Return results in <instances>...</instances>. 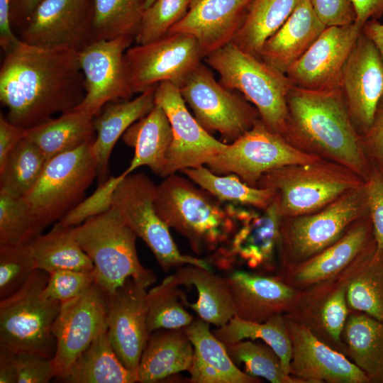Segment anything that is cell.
Instances as JSON below:
<instances>
[{
    "label": "cell",
    "instance_id": "obj_30",
    "mask_svg": "<svg viewBox=\"0 0 383 383\" xmlns=\"http://www.w3.org/2000/svg\"><path fill=\"white\" fill-rule=\"evenodd\" d=\"M193 355L185 328L157 329L150 334L142 353L138 382H159L180 372H189Z\"/></svg>",
    "mask_w": 383,
    "mask_h": 383
},
{
    "label": "cell",
    "instance_id": "obj_49",
    "mask_svg": "<svg viewBox=\"0 0 383 383\" xmlns=\"http://www.w3.org/2000/svg\"><path fill=\"white\" fill-rule=\"evenodd\" d=\"M94 282L93 271L57 270L49 273L43 294L62 304L80 295Z\"/></svg>",
    "mask_w": 383,
    "mask_h": 383
},
{
    "label": "cell",
    "instance_id": "obj_10",
    "mask_svg": "<svg viewBox=\"0 0 383 383\" xmlns=\"http://www.w3.org/2000/svg\"><path fill=\"white\" fill-rule=\"evenodd\" d=\"M231 205L236 221L235 228L225 243L209 254L206 261L211 266L225 272H231L245 267L253 272L274 274L277 270L281 218L275 199L262 210Z\"/></svg>",
    "mask_w": 383,
    "mask_h": 383
},
{
    "label": "cell",
    "instance_id": "obj_56",
    "mask_svg": "<svg viewBox=\"0 0 383 383\" xmlns=\"http://www.w3.org/2000/svg\"><path fill=\"white\" fill-rule=\"evenodd\" d=\"M352 2L356 13L355 22L362 26L383 16V0H352Z\"/></svg>",
    "mask_w": 383,
    "mask_h": 383
},
{
    "label": "cell",
    "instance_id": "obj_12",
    "mask_svg": "<svg viewBox=\"0 0 383 383\" xmlns=\"http://www.w3.org/2000/svg\"><path fill=\"white\" fill-rule=\"evenodd\" d=\"M179 89L199 124L211 135L218 132L226 144L243 135L260 118L251 103L238 91L216 81L202 62Z\"/></svg>",
    "mask_w": 383,
    "mask_h": 383
},
{
    "label": "cell",
    "instance_id": "obj_53",
    "mask_svg": "<svg viewBox=\"0 0 383 383\" xmlns=\"http://www.w3.org/2000/svg\"><path fill=\"white\" fill-rule=\"evenodd\" d=\"M362 144L370 163L383 172V96L369 130L361 136Z\"/></svg>",
    "mask_w": 383,
    "mask_h": 383
},
{
    "label": "cell",
    "instance_id": "obj_8",
    "mask_svg": "<svg viewBox=\"0 0 383 383\" xmlns=\"http://www.w3.org/2000/svg\"><path fill=\"white\" fill-rule=\"evenodd\" d=\"M48 277L36 270L19 290L0 300V349L53 358L52 328L62 303L43 294Z\"/></svg>",
    "mask_w": 383,
    "mask_h": 383
},
{
    "label": "cell",
    "instance_id": "obj_42",
    "mask_svg": "<svg viewBox=\"0 0 383 383\" xmlns=\"http://www.w3.org/2000/svg\"><path fill=\"white\" fill-rule=\"evenodd\" d=\"M146 0H93L96 40L118 37L134 39L138 32Z\"/></svg>",
    "mask_w": 383,
    "mask_h": 383
},
{
    "label": "cell",
    "instance_id": "obj_57",
    "mask_svg": "<svg viewBox=\"0 0 383 383\" xmlns=\"http://www.w3.org/2000/svg\"><path fill=\"white\" fill-rule=\"evenodd\" d=\"M0 383H16L13 352L0 349Z\"/></svg>",
    "mask_w": 383,
    "mask_h": 383
},
{
    "label": "cell",
    "instance_id": "obj_4",
    "mask_svg": "<svg viewBox=\"0 0 383 383\" xmlns=\"http://www.w3.org/2000/svg\"><path fill=\"white\" fill-rule=\"evenodd\" d=\"M203 60L218 74L223 86L240 93L256 108L265 126L284 138L288 119L287 98L294 86L285 73L233 42Z\"/></svg>",
    "mask_w": 383,
    "mask_h": 383
},
{
    "label": "cell",
    "instance_id": "obj_29",
    "mask_svg": "<svg viewBox=\"0 0 383 383\" xmlns=\"http://www.w3.org/2000/svg\"><path fill=\"white\" fill-rule=\"evenodd\" d=\"M155 85L133 99L106 104L94 118L96 136L91 148L97 165L99 184L107 179L113 148L127 129L155 106Z\"/></svg>",
    "mask_w": 383,
    "mask_h": 383
},
{
    "label": "cell",
    "instance_id": "obj_17",
    "mask_svg": "<svg viewBox=\"0 0 383 383\" xmlns=\"http://www.w3.org/2000/svg\"><path fill=\"white\" fill-rule=\"evenodd\" d=\"M155 104L165 112L172 131L161 177L206 165L225 148L226 143L216 139L191 114L179 88L173 84H157Z\"/></svg>",
    "mask_w": 383,
    "mask_h": 383
},
{
    "label": "cell",
    "instance_id": "obj_13",
    "mask_svg": "<svg viewBox=\"0 0 383 383\" xmlns=\"http://www.w3.org/2000/svg\"><path fill=\"white\" fill-rule=\"evenodd\" d=\"M321 160L294 147L259 118L249 131L226 144L206 166L215 174H235L246 184L257 187L260 178L267 172Z\"/></svg>",
    "mask_w": 383,
    "mask_h": 383
},
{
    "label": "cell",
    "instance_id": "obj_58",
    "mask_svg": "<svg viewBox=\"0 0 383 383\" xmlns=\"http://www.w3.org/2000/svg\"><path fill=\"white\" fill-rule=\"evenodd\" d=\"M362 31L374 44L383 60V23L379 20H370L364 24Z\"/></svg>",
    "mask_w": 383,
    "mask_h": 383
},
{
    "label": "cell",
    "instance_id": "obj_55",
    "mask_svg": "<svg viewBox=\"0 0 383 383\" xmlns=\"http://www.w3.org/2000/svg\"><path fill=\"white\" fill-rule=\"evenodd\" d=\"M44 0H9L12 29L19 33L25 28L36 7Z\"/></svg>",
    "mask_w": 383,
    "mask_h": 383
},
{
    "label": "cell",
    "instance_id": "obj_1",
    "mask_svg": "<svg viewBox=\"0 0 383 383\" xmlns=\"http://www.w3.org/2000/svg\"><path fill=\"white\" fill-rule=\"evenodd\" d=\"M0 101L7 119L29 128L72 110L85 95L78 52L46 48L20 40L4 52Z\"/></svg>",
    "mask_w": 383,
    "mask_h": 383
},
{
    "label": "cell",
    "instance_id": "obj_46",
    "mask_svg": "<svg viewBox=\"0 0 383 383\" xmlns=\"http://www.w3.org/2000/svg\"><path fill=\"white\" fill-rule=\"evenodd\" d=\"M192 0H155L142 18L135 44H145L167 35L187 12Z\"/></svg>",
    "mask_w": 383,
    "mask_h": 383
},
{
    "label": "cell",
    "instance_id": "obj_21",
    "mask_svg": "<svg viewBox=\"0 0 383 383\" xmlns=\"http://www.w3.org/2000/svg\"><path fill=\"white\" fill-rule=\"evenodd\" d=\"M340 88L352 123L362 136L371 126L383 96V60L362 31L344 66Z\"/></svg>",
    "mask_w": 383,
    "mask_h": 383
},
{
    "label": "cell",
    "instance_id": "obj_51",
    "mask_svg": "<svg viewBox=\"0 0 383 383\" xmlns=\"http://www.w3.org/2000/svg\"><path fill=\"white\" fill-rule=\"evenodd\" d=\"M370 217L378 251L383 250V172L372 165L365 181Z\"/></svg>",
    "mask_w": 383,
    "mask_h": 383
},
{
    "label": "cell",
    "instance_id": "obj_16",
    "mask_svg": "<svg viewBox=\"0 0 383 383\" xmlns=\"http://www.w3.org/2000/svg\"><path fill=\"white\" fill-rule=\"evenodd\" d=\"M107 330V295L94 282L62 304L52 332L56 340L54 377H65L79 356Z\"/></svg>",
    "mask_w": 383,
    "mask_h": 383
},
{
    "label": "cell",
    "instance_id": "obj_22",
    "mask_svg": "<svg viewBox=\"0 0 383 383\" xmlns=\"http://www.w3.org/2000/svg\"><path fill=\"white\" fill-rule=\"evenodd\" d=\"M284 318L292 347L290 375L305 383H372L344 354L323 342L301 323Z\"/></svg>",
    "mask_w": 383,
    "mask_h": 383
},
{
    "label": "cell",
    "instance_id": "obj_11",
    "mask_svg": "<svg viewBox=\"0 0 383 383\" xmlns=\"http://www.w3.org/2000/svg\"><path fill=\"white\" fill-rule=\"evenodd\" d=\"M157 185L143 172L127 174L118 183L112 196V206L126 224L141 238L165 272L190 264L206 269V260L180 252L155 207Z\"/></svg>",
    "mask_w": 383,
    "mask_h": 383
},
{
    "label": "cell",
    "instance_id": "obj_19",
    "mask_svg": "<svg viewBox=\"0 0 383 383\" xmlns=\"http://www.w3.org/2000/svg\"><path fill=\"white\" fill-rule=\"evenodd\" d=\"M133 41L134 39L130 37L98 40L78 52L85 95L74 109L96 116L110 101L131 99L134 92L125 53Z\"/></svg>",
    "mask_w": 383,
    "mask_h": 383
},
{
    "label": "cell",
    "instance_id": "obj_9",
    "mask_svg": "<svg viewBox=\"0 0 383 383\" xmlns=\"http://www.w3.org/2000/svg\"><path fill=\"white\" fill-rule=\"evenodd\" d=\"M93 141L48 160L36 184L23 196L43 230L79 204L97 177Z\"/></svg>",
    "mask_w": 383,
    "mask_h": 383
},
{
    "label": "cell",
    "instance_id": "obj_50",
    "mask_svg": "<svg viewBox=\"0 0 383 383\" xmlns=\"http://www.w3.org/2000/svg\"><path fill=\"white\" fill-rule=\"evenodd\" d=\"M16 383H46L54 377L52 359L30 353H13Z\"/></svg>",
    "mask_w": 383,
    "mask_h": 383
},
{
    "label": "cell",
    "instance_id": "obj_41",
    "mask_svg": "<svg viewBox=\"0 0 383 383\" xmlns=\"http://www.w3.org/2000/svg\"><path fill=\"white\" fill-rule=\"evenodd\" d=\"M47 162L39 147L24 138L0 170V192L24 196L39 179Z\"/></svg>",
    "mask_w": 383,
    "mask_h": 383
},
{
    "label": "cell",
    "instance_id": "obj_34",
    "mask_svg": "<svg viewBox=\"0 0 383 383\" xmlns=\"http://www.w3.org/2000/svg\"><path fill=\"white\" fill-rule=\"evenodd\" d=\"M345 356L371 382L383 380V321L350 309L343 333Z\"/></svg>",
    "mask_w": 383,
    "mask_h": 383
},
{
    "label": "cell",
    "instance_id": "obj_31",
    "mask_svg": "<svg viewBox=\"0 0 383 383\" xmlns=\"http://www.w3.org/2000/svg\"><path fill=\"white\" fill-rule=\"evenodd\" d=\"M173 275L179 286H194L196 289V301L190 304L184 297V303L203 321L221 327L235 316L232 294L226 277L213 273L212 269L190 264L175 268Z\"/></svg>",
    "mask_w": 383,
    "mask_h": 383
},
{
    "label": "cell",
    "instance_id": "obj_37",
    "mask_svg": "<svg viewBox=\"0 0 383 383\" xmlns=\"http://www.w3.org/2000/svg\"><path fill=\"white\" fill-rule=\"evenodd\" d=\"M181 172L223 204L262 210L272 204L276 195L273 189L250 186L235 174H215L205 165Z\"/></svg>",
    "mask_w": 383,
    "mask_h": 383
},
{
    "label": "cell",
    "instance_id": "obj_48",
    "mask_svg": "<svg viewBox=\"0 0 383 383\" xmlns=\"http://www.w3.org/2000/svg\"><path fill=\"white\" fill-rule=\"evenodd\" d=\"M127 174L124 171L120 175L110 177L99 184L91 195L84 198L55 225L62 227H74L109 210L112 207V196L116 187Z\"/></svg>",
    "mask_w": 383,
    "mask_h": 383
},
{
    "label": "cell",
    "instance_id": "obj_23",
    "mask_svg": "<svg viewBox=\"0 0 383 383\" xmlns=\"http://www.w3.org/2000/svg\"><path fill=\"white\" fill-rule=\"evenodd\" d=\"M147 288L140 282L128 278L107 296L109 339L122 363L136 374L150 336L145 304Z\"/></svg>",
    "mask_w": 383,
    "mask_h": 383
},
{
    "label": "cell",
    "instance_id": "obj_44",
    "mask_svg": "<svg viewBox=\"0 0 383 383\" xmlns=\"http://www.w3.org/2000/svg\"><path fill=\"white\" fill-rule=\"evenodd\" d=\"M350 310L383 321V250H377L353 277L347 291Z\"/></svg>",
    "mask_w": 383,
    "mask_h": 383
},
{
    "label": "cell",
    "instance_id": "obj_6",
    "mask_svg": "<svg viewBox=\"0 0 383 383\" xmlns=\"http://www.w3.org/2000/svg\"><path fill=\"white\" fill-rule=\"evenodd\" d=\"M367 214V196L364 183L316 211L281 217L277 271L320 252L340 238L357 220Z\"/></svg>",
    "mask_w": 383,
    "mask_h": 383
},
{
    "label": "cell",
    "instance_id": "obj_39",
    "mask_svg": "<svg viewBox=\"0 0 383 383\" xmlns=\"http://www.w3.org/2000/svg\"><path fill=\"white\" fill-rule=\"evenodd\" d=\"M213 333L224 343L243 340H262L278 355L284 370L289 374L292 347L284 315L274 316L262 323L234 316L226 325L213 330Z\"/></svg>",
    "mask_w": 383,
    "mask_h": 383
},
{
    "label": "cell",
    "instance_id": "obj_27",
    "mask_svg": "<svg viewBox=\"0 0 383 383\" xmlns=\"http://www.w3.org/2000/svg\"><path fill=\"white\" fill-rule=\"evenodd\" d=\"M326 28L311 1L299 0L283 25L265 41L259 57L286 74Z\"/></svg>",
    "mask_w": 383,
    "mask_h": 383
},
{
    "label": "cell",
    "instance_id": "obj_5",
    "mask_svg": "<svg viewBox=\"0 0 383 383\" xmlns=\"http://www.w3.org/2000/svg\"><path fill=\"white\" fill-rule=\"evenodd\" d=\"M74 234L94 265L95 282L109 296L128 278L149 287L156 281L138 256L137 235L113 206L73 228Z\"/></svg>",
    "mask_w": 383,
    "mask_h": 383
},
{
    "label": "cell",
    "instance_id": "obj_33",
    "mask_svg": "<svg viewBox=\"0 0 383 383\" xmlns=\"http://www.w3.org/2000/svg\"><path fill=\"white\" fill-rule=\"evenodd\" d=\"M94 117L87 111L73 109L57 118L26 128L25 138L37 145L48 160L94 140Z\"/></svg>",
    "mask_w": 383,
    "mask_h": 383
},
{
    "label": "cell",
    "instance_id": "obj_32",
    "mask_svg": "<svg viewBox=\"0 0 383 383\" xmlns=\"http://www.w3.org/2000/svg\"><path fill=\"white\" fill-rule=\"evenodd\" d=\"M123 142L135 150L125 172L129 174L147 166L161 177L167 151L172 140L170 121L164 110L155 104L143 117L132 124L122 135Z\"/></svg>",
    "mask_w": 383,
    "mask_h": 383
},
{
    "label": "cell",
    "instance_id": "obj_2",
    "mask_svg": "<svg viewBox=\"0 0 383 383\" xmlns=\"http://www.w3.org/2000/svg\"><path fill=\"white\" fill-rule=\"evenodd\" d=\"M287 104V141L351 170L365 181L372 164L352 123L340 88L316 91L293 86Z\"/></svg>",
    "mask_w": 383,
    "mask_h": 383
},
{
    "label": "cell",
    "instance_id": "obj_43",
    "mask_svg": "<svg viewBox=\"0 0 383 383\" xmlns=\"http://www.w3.org/2000/svg\"><path fill=\"white\" fill-rule=\"evenodd\" d=\"M225 345L233 362L243 363L244 372L252 377H262L272 383H305L285 372L279 357L265 343L243 340Z\"/></svg>",
    "mask_w": 383,
    "mask_h": 383
},
{
    "label": "cell",
    "instance_id": "obj_26",
    "mask_svg": "<svg viewBox=\"0 0 383 383\" xmlns=\"http://www.w3.org/2000/svg\"><path fill=\"white\" fill-rule=\"evenodd\" d=\"M232 294L235 316L262 323L290 311L299 294L274 274L237 270L226 277Z\"/></svg>",
    "mask_w": 383,
    "mask_h": 383
},
{
    "label": "cell",
    "instance_id": "obj_47",
    "mask_svg": "<svg viewBox=\"0 0 383 383\" xmlns=\"http://www.w3.org/2000/svg\"><path fill=\"white\" fill-rule=\"evenodd\" d=\"M36 270L28 244L0 245V300L19 290Z\"/></svg>",
    "mask_w": 383,
    "mask_h": 383
},
{
    "label": "cell",
    "instance_id": "obj_18",
    "mask_svg": "<svg viewBox=\"0 0 383 383\" xmlns=\"http://www.w3.org/2000/svg\"><path fill=\"white\" fill-rule=\"evenodd\" d=\"M93 17V0H44L18 38L38 47L79 52L96 40Z\"/></svg>",
    "mask_w": 383,
    "mask_h": 383
},
{
    "label": "cell",
    "instance_id": "obj_40",
    "mask_svg": "<svg viewBox=\"0 0 383 383\" xmlns=\"http://www.w3.org/2000/svg\"><path fill=\"white\" fill-rule=\"evenodd\" d=\"M173 274L147 291L145 304L149 333L160 328H185L194 317L184 308L186 297Z\"/></svg>",
    "mask_w": 383,
    "mask_h": 383
},
{
    "label": "cell",
    "instance_id": "obj_52",
    "mask_svg": "<svg viewBox=\"0 0 383 383\" xmlns=\"http://www.w3.org/2000/svg\"><path fill=\"white\" fill-rule=\"evenodd\" d=\"M312 6L326 27L344 26L356 21L352 0H310Z\"/></svg>",
    "mask_w": 383,
    "mask_h": 383
},
{
    "label": "cell",
    "instance_id": "obj_7",
    "mask_svg": "<svg viewBox=\"0 0 383 383\" xmlns=\"http://www.w3.org/2000/svg\"><path fill=\"white\" fill-rule=\"evenodd\" d=\"M364 183L351 170L323 159L267 172L257 187L273 189L280 216L289 217L316 211Z\"/></svg>",
    "mask_w": 383,
    "mask_h": 383
},
{
    "label": "cell",
    "instance_id": "obj_60",
    "mask_svg": "<svg viewBox=\"0 0 383 383\" xmlns=\"http://www.w3.org/2000/svg\"><path fill=\"white\" fill-rule=\"evenodd\" d=\"M382 383H383V380H382Z\"/></svg>",
    "mask_w": 383,
    "mask_h": 383
},
{
    "label": "cell",
    "instance_id": "obj_20",
    "mask_svg": "<svg viewBox=\"0 0 383 383\" xmlns=\"http://www.w3.org/2000/svg\"><path fill=\"white\" fill-rule=\"evenodd\" d=\"M362 27L357 22L326 27L287 70L286 74L292 84L316 91L340 89L344 66Z\"/></svg>",
    "mask_w": 383,
    "mask_h": 383
},
{
    "label": "cell",
    "instance_id": "obj_45",
    "mask_svg": "<svg viewBox=\"0 0 383 383\" xmlns=\"http://www.w3.org/2000/svg\"><path fill=\"white\" fill-rule=\"evenodd\" d=\"M43 231L23 196L0 192V245L28 244Z\"/></svg>",
    "mask_w": 383,
    "mask_h": 383
},
{
    "label": "cell",
    "instance_id": "obj_14",
    "mask_svg": "<svg viewBox=\"0 0 383 383\" xmlns=\"http://www.w3.org/2000/svg\"><path fill=\"white\" fill-rule=\"evenodd\" d=\"M376 250L375 243L337 275L299 290L293 307L284 316L301 323L323 342L345 355L343 333L350 312L348 287Z\"/></svg>",
    "mask_w": 383,
    "mask_h": 383
},
{
    "label": "cell",
    "instance_id": "obj_54",
    "mask_svg": "<svg viewBox=\"0 0 383 383\" xmlns=\"http://www.w3.org/2000/svg\"><path fill=\"white\" fill-rule=\"evenodd\" d=\"M26 129L10 122L0 113V170L3 168L8 156L19 142L25 138Z\"/></svg>",
    "mask_w": 383,
    "mask_h": 383
},
{
    "label": "cell",
    "instance_id": "obj_59",
    "mask_svg": "<svg viewBox=\"0 0 383 383\" xmlns=\"http://www.w3.org/2000/svg\"><path fill=\"white\" fill-rule=\"evenodd\" d=\"M154 1L155 0H146L145 10L148 8Z\"/></svg>",
    "mask_w": 383,
    "mask_h": 383
},
{
    "label": "cell",
    "instance_id": "obj_3",
    "mask_svg": "<svg viewBox=\"0 0 383 383\" xmlns=\"http://www.w3.org/2000/svg\"><path fill=\"white\" fill-rule=\"evenodd\" d=\"M154 204L160 218L184 237L197 255L216 250L236 226L230 204L176 173L157 185Z\"/></svg>",
    "mask_w": 383,
    "mask_h": 383
},
{
    "label": "cell",
    "instance_id": "obj_15",
    "mask_svg": "<svg viewBox=\"0 0 383 383\" xmlns=\"http://www.w3.org/2000/svg\"><path fill=\"white\" fill-rule=\"evenodd\" d=\"M125 58L134 94L162 82L179 88L204 60L196 39L184 33L167 34L152 42L129 47Z\"/></svg>",
    "mask_w": 383,
    "mask_h": 383
},
{
    "label": "cell",
    "instance_id": "obj_35",
    "mask_svg": "<svg viewBox=\"0 0 383 383\" xmlns=\"http://www.w3.org/2000/svg\"><path fill=\"white\" fill-rule=\"evenodd\" d=\"M60 380L67 383H135L138 377L118 357L106 330L79 356Z\"/></svg>",
    "mask_w": 383,
    "mask_h": 383
},
{
    "label": "cell",
    "instance_id": "obj_24",
    "mask_svg": "<svg viewBox=\"0 0 383 383\" xmlns=\"http://www.w3.org/2000/svg\"><path fill=\"white\" fill-rule=\"evenodd\" d=\"M375 243L367 214L326 249L300 263L277 270L274 275L289 286L304 290L337 275Z\"/></svg>",
    "mask_w": 383,
    "mask_h": 383
},
{
    "label": "cell",
    "instance_id": "obj_38",
    "mask_svg": "<svg viewBox=\"0 0 383 383\" xmlns=\"http://www.w3.org/2000/svg\"><path fill=\"white\" fill-rule=\"evenodd\" d=\"M299 0H251L243 23L232 41L259 57L265 41L286 21Z\"/></svg>",
    "mask_w": 383,
    "mask_h": 383
},
{
    "label": "cell",
    "instance_id": "obj_28",
    "mask_svg": "<svg viewBox=\"0 0 383 383\" xmlns=\"http://www.w3.org/2000/svg\"><path fill=\"white\" fill-rule=\"evenodd\" d=\"M193 345L189 370L192 383H260V377L240 370L230 357L226 345L210 329V323L195 318L185 327Z\"/></svg>",
    "mask_w": 383,
    "mask_h": 383
},
{
    "label": "cell",
    "instance_id": "obj_25",
    "mask_svg": "<svg viewBox=\"0 0 383 383\" xmlns=\"http://www.w3.org/2000/svg\"><path fill=\"white\" fill-rule=\"evenodd\" d=\"M251 0H192L184 16L167 34L194 37L203 58L232 42L245 19Z\"/></svg>",
    "mask_w": 383,
    "mask_h": 383
},
{
    "label": "cell",
    "instance_id": "obj_36",
    "mask_svg": "<svg viewBox=\"0 0 383 383\" xmlns=\"http://www.w3.org/2000/svg\"><path fill=\"white\" fill-rule=\"evenodd\" d=\"M73 228L54 224L48 233L39 234L28 244L37 270L48 273L64 269L94 270V265L75 238Z\"/></svg>",
    "mask_w": 383,
    "mask_h": 383
}]
</instances>
